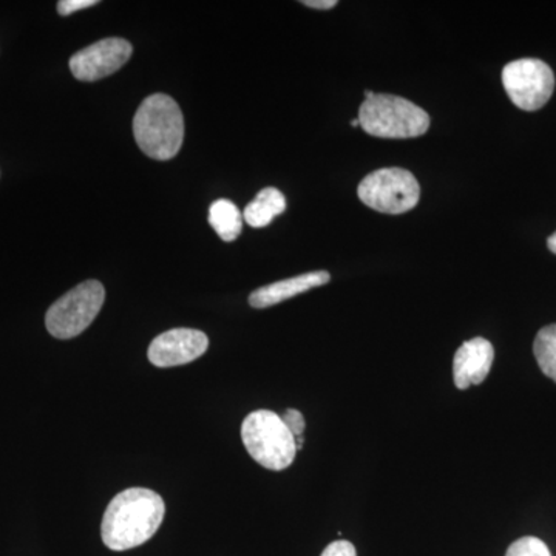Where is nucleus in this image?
<instances>
[{"label": "nucleus", "mask_w": 556, "mask_h": 556, "mask_svg": "<svg viewBox=\"0 0 556 556\" xmlns=\"http://www.w3.org/2000/svg\"><path fill=\"white\" fill-rule=\"evenodd\" d=\"M503 84L508 98L518 109L535 112L551 100L555 90V75L546 62L527 58L504 67Z\"/></svg>", "instance_id": "nucleus-7"}, {"label": "nucleus", "mask_w": 556, "mask_h": 556, "mask_svg": "<svg viewBox=\"0 0 556 556\" xmlns=\"http://www.w3.org/2000/svg\"><path fill=\"white\" fill-rule=\"evenodd\" d=\"M139 149L153 160L177 156L185 139V118L177 101L164 93L146 98L134 118Z\"/></svg>", "instance_id": "nucleus-2"}, {"label": "nucleus", "mask_w": 556, "mask_h": 556, "mask_svg": "<svg viewBox=\"0 0 556 556\" xmlns=\"http://www.w3.org/2000/svg\"><path fill=\"white\" fill-rule=\"evenodd\" d=\"M351 126H353V127L361 126V123H358V118L351 121Z\"/></svg>", "instance_id": "nucleus-22"}, {"label": "nucleus", "mask_w": 556, "mask_h": 556, "mask_svg": "<svg viewBox=\"0 0 556 556\" xmlns=\"http://www.w3.org/2000/svg\"><path fill=\"white\" fill-rule=\"evenodd\" d=\"M303 444H305V439H303V437L295 438V447H298V452L302 450Z\"/></svg>", "instance_id": "nucleus-21"}, {"label": "nucleus", "mask_w": 556, "mask_h": 556, "mask_svg": "<svg viewBox=\"0 0 556 556\" xmlns=\"http://www.w3.org/2000/svg\"><path fill=\"white\" fill-rule=\"evenodd\" d=\"M166 504L153 490L127 489L118 493L102 518L101 536L110 551H130L148 543L163 525Z\"/></svg>", "instance_id": "nucleus-1"}, {"label": "nucleus", "mask_w": 556, "mask_h": 556, "mask_svg": "<svg viewBox=\"0 0 556 556\" xmlns=\"http://www.w3.org/2000/svg\"><path fill=\"white\" fill-rule=\"evenodd\" d=\"M495 361V350L489 340L477 338L467 340L456 351L453 361V378L459 390L484 382Z\"/></svg>", "instance_id": "nucleus-10"}, {"label": "nucleus", "mask_w": 556, "mask_h": 556, "mask_svg": "<svg viewBox=\"0 0 556 556\" xmlns=\"http://www.w3.org/2000/svg\"><path fill=\"white\" fill-rule=\"evenodd\" d=\"M506 556H552L546 543L535 536H525L507 548Z\"/></svg>", "instance_id": "nucleus-15"}, {"label": "nucleus", "mask_w": 556, "mask_h": 556, "mask_svg": "<svg viewBox=\"0 0 556 556\" xmlns=\"http://www.w3.org/2000/svg\"><path fill=\"white\" fill-rule=\"evenodd\" d=\"M208 223L223 241L239 239L243 229V215L229 200H217L208 208Z\"/></svg>", "instance_id": "nucleus-13"}, {"label": "nucleus", "mask_w": 556, "mask_h": 556, "mask_svg": "<svg viewBox=\"0 0 556 556\" xmlns=\"http://www.w3.org/2000/svg\"><path fill=\"white\" fill-rule=\"evenodd\" d=\"M207 336L199 329L177 328L163 332L149 346V361L159 368L179 367L203 356Z\"/></svg>", "instance_id": "nucleus-9"}, {"label": "nucleus", "mask_w": 556, "mask_h": 556, "mask_svg": "<svg viewBox=\"0 0 556 556\" xmlns=\"http://www.w3.org/2000/svg\"><path fill=\"white\" fill-rule=\"evenodd\" d=\"M547 248L556 255V232L548 237Z\"/></svg>", "instance_id": "nucleus-20"}, {"label": "nucleus", "mask_w": 556, "mask_h": 556, "mask_svg": "<svg viewBox=\"0 0 556 556\" xmlns=\"http://www.w3.org/2000/svg\"><path fill=\"white\" fill-rule=\"evenodd\" d=\"M287 211V199L278 189L266 188L244 208L243 218L251 228L260 229Z\"/></svg>", "instance_id": "nucleus-12"}, {"label": "nucleus", "mask_w": 556, "mask_h": 556, "mask_svg": "<svg viewBox=\"0 0 556 556\" xmlns=\"http://www.w3.org/2000/svg\"><path fill=\"white\" fill-rule=\"evenodd\" d=\"M533 353L541 371L556 382V324L540 329L533 343Z\"/></svg>", "instance_id": "nucleus-14"}, {"label": "nucleus", "mask_w": 556, "mask_h": 556, "mask_svg": "<svg viewBox=\"0 0 556 556\" xmlns=\"http://www.w3.org/2000/svg\"><path fill=\"white\" fill-rule=\"evenodd\" d=\"M131 53L134 49L129 40L102 39L73 54L70 60V70L76 79L93 83L118 72L130 60Z\"/></svg>", "instance_id": "nucleus-8"}, {"label": "nucleus", "mask_w": 556, "mask_h": 556, "mask_svg": "<svg viewBox=\"0 0 556 556\" xmlns=\"http://www.w3.org/2000/svg\"><path fill=\"white\" fill-rule=\"evenodd\" d=\"M105 289L101 281L87 280L73 288L47 311L46 327L53 338H76L90 327L104 305Z\"/></svg>", "instance_id": "nucleus-5"}, {"label": "nucleus", "mask_w": 556, "mask_h": 556, "mask_svg": "<svg viewBox=\"0 0 556 556\" xmlns=\"http://www.w3.org/2000/svg\"><path fill=\"white\" fill-rule=\"evenodd\" d=\"M362 203L382 214L401 215L419 203L420 186L412 172L388 167L372 172L357 188Z\"/></svg>", "instance_id": "nucleus-6"}, {"label": "nucleus", "mask_w": 556, "mask_h": 556, "mask_svg": "<svg viewBox=\"0 0 556 556\" xmlns=\"http://www.w3.org/2000/svg\"><path fill=\"white\" fill-rule=\"evenodd\" d=\"M358 123L371 137L407 139L426 134L430 116L405 98L380 93L361 105Z\"/></svg>", "instance_id": "nucleus-3"}, {"label": "nucleus", "mask_w": 556, "mask_h": 556, "mask_svg": "<svg viewBox=\"0 0 556 556\" xmlns=\"http://www.w3.org/2000/svg\"><path fill=\"white\" fill-rule=\"evenodd\" d=\"M281 419H283L285 426L288 427V430L294 434V438L302 437V434L305 433V417H303L299 409L288 408L287 412H285V415L281 416Z\"/></svg>", "instance_id": "nucleus-16"}, {"label": "nucleus", "mask_w": 556, "mask_h": 556, "mask_svg": "<svg viewBox=\"0 0 556 556\" xmlns=\"http://www.w3.org/2000/svg\"><path fill=\"white\" fill-rule=\"evenodd\" d=\"M331 280V276L327 270H314V273L302 274V276L288 278V280L277 281V283L268 285L257 289L249 295V305L252 308L263 309L269 306L278 305L285 300L295 298L303 294L309 289L324 287Z\"/></svg>", "instance_id": "nucleus-11"}, {"label": "nucleus", "mask_w": 556, "mask_h": 556, "mask_svg": "<svg viewBox=\"0 0 556 556\" xmlns=\"http://www.w3.org/2000/svg\"><path fill=\"white\" fill-rule=\"evenodd\" d=\"M97 0H61L58 3V13L61 16H70V14L76 13V11L90 9V7L97 5Z\"/></svg>", "instance_id": "nucleus-17"}, {"label": "nucleus", "mask_w": 556, "mask_h": 556, "mask_svg": "<svg viewBox=\"0 0 556 556\" xmlns=\"http://www.w3.org/2000/svg\"><path fill=\"white\" fill-rule=\"evenodd\" d=\"M302 3L303 5L309 7V9L331 10L338 5V0H305V2Z\"/></svg>", "instance_id": "nucleus-19"}, {"label": "nucleus", "mask_w": 556, "mask_h": 556, "mask_svg": "<svg viewBox=\"0 0 556 556\" xmlns=\"http://www.w3.org/2000/svg\"><path fill=\"white\" fill-rule=\"evenodd\" d=\"M320 556H357L356 547L350 543V541H334V543L329 544L324 552H321Z\"/></svg>", "instance_id": "nucleus-18"}, {"label": "nucleus", "mask_w": 556, "mask_h": 556, "mask_svg": "<svg viewBox=\"0 0 556 556\" xmlns=\"http://www.w3.org/2000/svg\"><path fill=\"white\" fill-rule=\"evenodd\" d=\"M241 439L249 455L268 470H285L298 455L295 438L281 416L268 409L251 413L241 426Z\"/></svg>", "instance_id": "nucleus-4"}]
</instances>
